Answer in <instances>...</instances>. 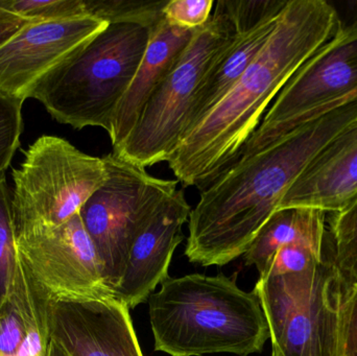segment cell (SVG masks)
Wrapping results in <instances>:
<instances>
[{
	"mask_svg": "<svg viewBox=\"0 0 357 356\" xmlns=\"http://www.w3.org/2000/svg\"><path fill=\"white\" fill-rule=\"evenodd\" d=\"M287 3V0H222L225 10L234 24L235 37L202 81L184 135L226 96L255 60Z\"/></svg>",
	"mask_w": 357,
	"mask_h": 356,
	"instance_id": "obj_12",
	"label": "cell"
},
{
	"mask_svg": "<svg viewBox=\"0 0 357 356\" xmlns=\"http://www.w3.org/2000/svg\"><path fill=\"white\" fill-rule=\"evenodd\" d=\"M324 211L310 208H287L276 211L258 232L243 255L247 265H255L259 275L266 272L277 251L287 245L306 244L323 250Z\"/></svg>",
	"mask_w": 357,
	"mask_h": 356,
	"instance_id": "obj_17",
	"label": "cell"
},
{
	"mask_svg": "<svg viewBox=\"0 0 357 356\" xmlns=\"http://www.w3.org/2000/svg\"><path fill=\"white\" fill-rule=\"evenodd\" d=\"M13 211L17 235L67 223L105 183L104 159L90 156L68 140L43 135L13 169Z\"/></svg>",
	"mask_w": 357,
	"mask_h": 356,
	"instance_id": "obj_6",
	"label": "cell"
},
{
	"mask_svg": "<svg viewBox=\"0 0 357 356\" xmlns=\"http://www.w3.org/2000/svg\"><path fill=\"white\" fill-rule=\"evenodd\" d=\"M90 17L108 24L132 23L154 29L163 19L167 1H131V0H85Z\"/></svg>",
	"mask_w": 357,
	"mask_h": 356,
	"instance_id": "obj_20",
	"label": "cell"
},
{
	"mask_svg": "<svg viewBox=\"0 0 357 356\" xmlns=\"http://www.w3.org/2000/svg\"><path fill=\"white\" fill-rule=\"evenodd\" d=\"M102 159L106 181L79 215L102 261L107 284L114 291L134 240L158 207L177 192L178 181L154 177L113 152Z\"/></svg>",
	"mask_w": 357,
	"mask_h": 356,
	"instance_id": "obj_8",
	"label": "cell"
},
{
	"mask_svg": "<svg viewBox=\"0 0 357 356\" xmlns=\"http://www.w3.org/2000/svg\"><path fill=\"white\" fill-rule=\"evenodd\" d=\"M268 322L273 356H340L344 288L333 261L301 274L259 278L253 291Z\"/></svg>",
	"mask_w": 357,
	"mask_h": 356,
	"instance_id": "obj_7",
	"label": "cell"
},
{
	"mask_svg": "<svg viewBox=\"0 0 357 356\" xmlns=\"http://www.w3.org/2000/svg\"><path fill=\"white\" fill-rule=\"evenodd\" d=\"M340 356H357V286L344 293L340 321Z\"/></svg>",
	"mask_w": 357,
	"mask_h": 356,
	"instance_id": "obj_26",
	"label": "cell"
},
{
	"mask_svg": "<svg viewBox=\"0 0 357 356\" xmlns=\"http://www.w3.org/2000/svg\"><path fill=\"white\" fill-rule=\"evenodd\" d=\"M17 250L48 301L90 302L114 298L79 215L54 229L19 234Z\"/></svg>",
	"mask_w": 357,
	"mask_h": 356,
	"instance_id": "obj_10",
	"label": "cell"
},
{
	"mask_svg": "<svg viewBox=\"0 0 357 356\" xmlns=\"http://www.w3.org/2000/svg\"><path fill=\"white\" fill-rule=\"evenodd\" d=\"M356 88L357 3L352 17L339 15L335 36L285 84L239 157L259 152L298 125L324 114Z\"/></svg>",
	"mask_w": 357,
	"mask_h": 356,
	"instance_id": "obj_9",
	"label": "cell"
},
{
	"mask_svg": "<svg viewBox=\"0 0 357 356\" xmlns=\"http://www.w3.org/2000/svg\"><path fill=\"white\" fill-rule=\"evenodd\" d=\"M35 288V282L18 254L12 292L0 309V356L20 355Z\"/></svg>",
	"mask_w": 357,
	"mask_h": 356,
	"instance_id": "obj_18",
	"label": "cell"
},
{
	"mask_svg": "<svg viewBox=\"0 0 357 356\" xmlns=\"http://www.w3.org/2000/svg\"><path fill=\"white\" fill-rule=\"evenodd\" d=\"M190 212L191 206L180 189L153 213L132 244L125 273L113 291L115 299L134 309L169 277L174 252L184 240L182 227Z\"/></svg>",
	"mask_w": 357,
	"mask_h": 356,
	"instance_id": "obj_14",
	"label": "cell"
},
{
	"mask_svg": "<svg viewBox=\"0 0 357 356\" xmlns=\"http://www.w3.org/2000/svg\"><path fill=\"white\" fill-rule=\"evenodd\" d=\"M17 261V230L12 192L4 173L0 175V309L12 292Z\"/></svg>",
	"mask_w": 357,
	"mask_h": 356,
	"instance_id": "obj_21",
	"label": "cell"
},
{
	"mask_svg": "<svg viewBox=\"0 0 357 356\" xmlns=\"http://www.w3.org/2000/svg\"><path fill=\"white\" fill-rule=\"evenodd\" d=\"M195 31L165 18L153 29L144 59L113 118L108 134L113 150L119 148L133 131L149 100L173 70Z\"/></svg>",
	"mask_w": 357,
	"mask_h": 356,
	"instance_id": "obj_16",
	"label": "cell"
},
{
	"mask_svg": "<svg viewBox=\"0 0 357 356\" xmlns=\"http://www.w3.org/2000/svg\"><path fill=\"white\" fill-rule=\"evenodd\" d=\"M357 196V118L331 138L306 165L280 209L335 212Z\"/></svg>",
	"mask_w": 357,
	"mask_h": 356,
	"instance_id": "obj_15",
	"label": "cell"
},
{
	"mask_svg": "<svg viewBox=\"0 0 357 356\" xmlns=\"http://www.w3.org/2000/svg\"><path fill=\"white\" fill-rule=\"evenodd\" d=\"M337 26L333 2L287 0L261 52L167 161L178 183L203 189L233 164L285 84Z\"/></svg>",
	"mask_w": 357,
	"mask_h": 356,
	"instance_id": "obj_1",
	"label": "cell"
},
{
	"mask_svg": "<svg viewBox=\"0 0 357 356\" xmlns=\"http://www.w3.org/2000/svg\"><path fill=\"white\" fill-rule=\"evenodd\" d=\"M234 37V24L218 0L209 21L195 29L177 64L149 100L133 131L112 152L144 169L167 162L184 135L202 81Z\"/></svg>",
	"mask_w": 357,
	"mask_h": 356,
	"instance_id": "obj_5",
	"label": "cell"
},
{
	"mask_svg": "<svg viewBox=\"0 0 357 356\" xmlns=\"http://www.w3.org/2000/svg\"><path fill=\"white\" fill-rule=\"evenodd\" d=\"M227 277L191 274L169 277L149 298L155 351L171 356L260 353L270 339L255 293Z\"/></svg>",
	"mask_w": 357,
	"mask_h": 356,
	"instance_id": "obj_3",
	"label": "cell"
},
{
	"mask_svg": "<svg viewBox=\"0 0 357 356\" xmlns=\"http://www.w3.org/2000/svg\"><path fill=\"white\" fill-rule=\"evenodd\" d=\"M357 118V98L298 125L280 139L239 157L202 189L191 209L185 255L202 267L243 256L321 148Z\"/></svg>",
	"mask_w": 357,
	"mask_h": 356,
	"instance_id": "obj_2",
	"label": "cell"
},
{
	"mask_svg": "<svg viewBox=\"0 0 357 356\" xmlns=\"http://www.w3.org/2000/svg\"><path fill=\"white\" fill-rule=\"evenodd\" d=\"M108 25L90 16L27 25L0 47V91L24 102L50 69Z\"/></svg>",
	"mask_w": 357,
	"mask_h": 356,
	"instance_id": "obj_11",
	"label": "cell"
},
{
	"mask_svg": "<svg viewBox=\"0 0 357 356\" xmlns=\"http://www.w3.org/2000/svg\"><path fill=\"white\" fill-rule=\"evenodd\" d=\"M214 4L213 0H169L163 14L174 24L197 29L209 21Z\"/></svg>",
	"mask_w": 357,
	"mask_h": 356,
	"instance_id": "obj_25",
	"label": "cell"
},
{
	"mask_svg": "<svg viewBox=\"0 0 357 356\" xmlns=\"http://www.w3.org/2000/svg\"><path fill=\"white\" fill-rule=\"evenodd\" d=\"M37 21L24 18L0 6V47L6 45L25 26Z\"/></svg>",
	"mask_w": 357,
	"mask_h": 356,
	"instance_id": "obj_27",
	"label": "cell"
},
{
	"mask_svg": "<svg viewBox=\"0 0 357 356\" xmlns=\"http://www.w3.org/2000/svg\"><path fill=\"white\" fill-rule=\"evenodd\" d=\"M0 6L37 22L89 16L85 0H0Z\"/></svg>",
	"mask_w": 357,
	"mask_h": 356,
	"instance_id": "obj_22",
	"label": "cell"
},
{
	"mask_svg": "<svg viewBox=\"0 0 357 356\" xmlns=\"http://www.w3.org/2000/svg\"><path fill=\"white\" fill-rule=\"evenodd\" d=\"M152 29L113 23L50 69L29 94L52 118L73 129L110 133L150 42Z\"/></svg>",
	"mask_w": 357,
	"mask_h": 356,
	"instance_id": "obj_4",
	"label": "cell"
},
{
	"mask_svg": "<svg viewBox=\"0 0 357 356\" xmlns=\"http://www.w3.org/2000/svg\"><path fill=\"white\" fill-rule=\"evenodd\" d=\"M323 261V250L300 242L287 245L277 251L268 269L259 278L305 273L316 269Z\"/></svg>",
	"mask_w": 357,
	"mask_h": 356,
	"instance_id": "obj_24",
	"label": "cell"
},
{
	"mask_svg": "<svg viewBox=\"0 0 357 356\" xmlns=\"http://www.w3.org/2000/svg\"><path fill=\"white\" fill-rule=\"evenodd\" d=\"M50 339L70 356H144L130 309L115 298L47 302Z\"/></svg>",
	"mask_w": 357,
	"mask_h": 356,
	"instance_id": "obj_13",
	"label": "cell"
},
{
	"mask_svg": "<svg viewBox=\"0 0 357 356\" xmlns=\"http://www.w3.org/2000/svg\"><path fill=\"white\" fill-rule=\"evenodd\" d=\"M23 102L0 91V175L6 173L20 146Z\"/></svg>",
	"mask_w": 357,
	"mask_h": 356,
	"instance_id": "obj_23",
	"label": "cell"
},
{
	"mask_svg": "<svg viewBox=\"0 0 357 356\" xmlns=\"http://www.w3.org/2000/svg\"><path fill=\"white\" fill-rule=\"evenodd\" d=\"M47 356H70L69 353L59 344L56 341L50 339V347H48Z\"/></svg>",
	"mask_w": 357,
	"mask_h": 356,
	"instance_id": "obj_28",
	"label": "cell"
},
{
	"mask_svg": "<svg viewBox=\"0 0 357 356\" xmlns=\"http://www.w3.org/2000/svg\"><path fill=\"white\" fill-rule=\"evenodd\" d=\"M333 265L344 288L357 286V196L329 217Z\"/></svg>",
	"mask_w": 357,
	"mask_h": 356,
	"instance_id": "obj_19",
	"label": "cell"
}]
</instances>
